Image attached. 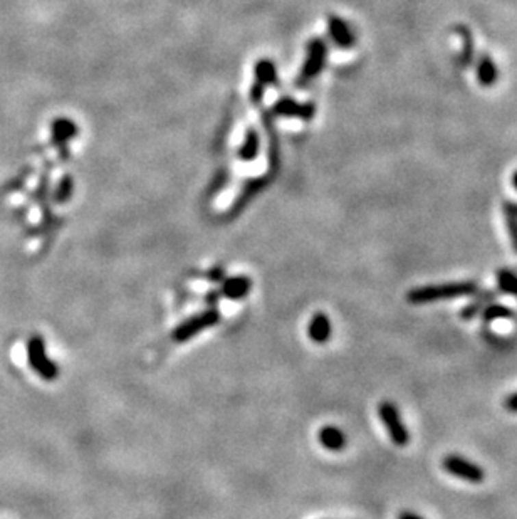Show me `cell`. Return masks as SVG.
I'll return each instance as SVG.
<instances>
[{"instance_id":"cell-8","label":"cell","mask_w":517,"mask_h":519,"mask_svg":"<svg viewBox=\"0 0 517 519\" xmlns=\"http://www.w3.org/2000/svg\"><path fill=\"white\" fill-rule=\"evenodd\" d=\"M318 439L323 447L333 452L343 451V448L346 447V444H348L346 433L340 427H336V425H326V427H323L321 430H319Z\"/></svg>"},{"instance_id":"cell-4","label":"cell","mask_w":517,"mask_h":519,"mask_svg":"<svg viewBox=\"0 0 517 519\" xmlns=\"http://www.w3.org/2000/svg\"><path fill=\"white\" fill-rule=\"evenodd\" d=\"M218 321H220V313L217 309H214V307H210V309L202 311V313L181 321L172 331V340L177 341V343H184V341L195 338L203 329L218 325Z\"/></svg>"},{"instance_id":"cell-11","label":"cell","mask_w":517,"mask_h":519,"mask_svg":"<svg viewBox=\"0 0 517 519\" xmlns=\"http://www.w3.org/2000/svg\"><path fill=\"white\" fill-rule=\"evenodd\" d=\"M457 34H459L460 40H462V51H460L459 61L462 64V68H468V66L474 62L475 55V44H474V36H472L470 29L467 25H459L455 29Z\"/></svg>"},{"instance_id":"cell-15","label":"cell","mask_w":517,"mask_h":519,"mask_svg":"<svg viewBox=\"0 0 517 519\" xmlns=\"http://www.w3.org/2000/svg\"><path fill=\"white\" fill-rule=\"evenodd\" d=\"M497 289L504 294L512 296L517 299V274L509 269H499L496 273Z\"/></svg>"},{"instance_id":"cell-17","label":"cell","mask_w":517,"mask_h":519,"mask_svg":"<svg viewBox=\"0 0 517 519\" xmlns=\"http://www.w3.org/2000/svg\"><path fill=\"white\" fill-rule=\"evenodd\" d=\"M208 277H210V279H208V281H212V283H222V281L225 279V277H224V269H222V268H215L214 270H212L210 274H208Z\"/></svg>"},{"instance_id":"cell-3","label":"cell","mask_w":517,"mask_h":519,"mask_svg":"<svg viewBox=\"0 0 517 519\" xmlns=\"http://www.w3.org/2000/svg\"><path fill=\"white\" fill-rule=\"evenodd\" d=\"M378 415L392 442L398 447H407L410 444V432H408L405 422L401 420V414L395 403L390 400H383L378 405Z\"/></svg>"},{"instance_id":"cell-13","label":"cell","mask_w":517,"mask_h":519,"mask_svg":"<svg viewBox=\"0 0 517 519\" xmlns=\"http://www.w3.org/2000/svg\"><path fill=\"white\" fill-rule=\"evenodd\" d=\"M514 314L516 313L509 306L492 301L483 307L481 316L486 325H490V322H494L497 320H511V318H514Z\"/></svg>"},{"instance_id":"cell-9","label":"cell","mask_w":517,"mask_h":519,"mask_svg":"<svg viewBox=\"0 0 517 519\" xmlns=\"http://www.w3.org/2000/svg\"><path fill=\"white\" fill-rule=\"evenodd\" d=\"M222 294L229 299H242L249 294L252 281L247 276H234L222 281Z\"/></svg>"},{"instance_id":"cell-6","label":"cell","mask_w":517,"mask_h":519,"mask_svg":"<svg viewBox=\"0 0 517 519\" xmlns=\"http://www.w3.org/2000/svg\"><path fill=\"white\" fill-rule=\"evenodd\" d=\"M499 292L494 291V289H486V291H477L474 296H472V301L468 303L460 309V318L464 321H470L474 320L477 314L482 313V309L486 307L489 303H492L494 299L497 298Z\"/></svg>"},{"instance_id":"cell-5","label":"cell","mask_w":517,"mask_h":519,"mask_svg":"<svg viewBox=\"0 0 517 519\" xmlns=\"http://www.w3.org/2000/svg\"><path fill=\"white\" fill-rule=\"evenodd\" d=\"M442 467L450 476L462 479L470 484H481L486 479V470L475 462L468 461L459 454H449L447 457L442 461Z\"/></svg>"},{"instance_id":"cell-1","label":"cell","mask_w":517,"mask_h":519,"mask_svg":"<svg viewBox=\"0 0 517 519\" xmlns=\"http://www.w3.org/2000/svg\"><path fill=\"white\" fill-rule=\"evenodd\" d=\"M479 291V284L475 281H459V283L430 284V286L414 288L407 292V301L410 305H429L435 301H445V299L467 298L474 296Z\"/></svg>"},{"instance_id":"cell-2","label":"cell","mask_w":517,"mask_h":519,"mask_svg":"<svg viewBox=\"0 0 517 519\" xmlns=\"http://www.w3.org/2000/svg\"><path fill=\"white\" fill-rule=\"evenodd\" d=\"M27 362L42 380L52 381L59 377V366L47 355L46 341L42 336L34 335L27 340Z\"/></svg>"},{"instance_id":"cell-14","label":"cell","mask_w":517,"mask_h":519,"mask_svg":"<svg viewBox=\"0 0 517 519\" xmlns=\"http://www.w3.org/2000/svg\"><path fill=\"white\" fill-rule=\"evenodd\" d=\"M502 212H504L505 229H507L509 239H511V246L517 254V203L504 202Z\"/></svg>"},{"instance_id":"cell-18","label":"cell","mask_w":517,"mask_h":519,"mask_svg":"<svg viewBox=\"0 0 517 519\" xmlns=\"http://www.w3.org/2000/svg\"><path fill=\"white\" fill-rule=\"evenodd\" d=\"M398 519H425V518L418 516V514H415V513H410V511H405V513H401L400 516H398Z\"/></svg>"},{"instance_id":"cell-10","label":"cell","mask_w":517,"mask_h":519,"mask_svg":"<svg viewBox=\"0 0 517 519\" xmlns=\"http://www.w3.org/2000/svg\"><path fill=\"white\" fill-rule=\"evenodd\" d=\"M475 73H477V81L482 86H492L497 81V77H499V69H497L496 62H494V59L489 54L481 55V59L477 61Z\"/></svg>"},{"instance_id":"cell-16","label":"cell","mask_w":517,"mask_h":519,"mask_svg":"<svg viewBox=\"0 0 517 519\" xmlns=\"http://www.w3.org/2000/svg\"><path fill=\"white\" fill-rule=\"evenodd\" d=\"M504 409L511 414H517V392L507 395L504 400Z\"/></svg>"},{"instance_id":"cell-12","label":"cell","mask_w":517,"mask_h":519,"mask_svg":"<svg viewBox=\"0 0 517 519\" xmlns=\"http://www.w3.org/2000/svg\"><path fill=\"white\" fill-rule=\"evenodd\" d=\"M329 29H331V34H333L334 37V40H336L341 47H349L355 44V36H353V31L348 27V24H346L344 21H341V18H336V17L331 18Z\"/></svg>"},{"instance_id":"cell-19","label":"cell","mask_w":517,"mask_h":519,"mask_svg":"<svg viewBox=\"0 0 517 519\" xmlns=\"http://www.w3.org/2000/svg\"><path fill=\"white\" fill-rule=\"evenodd\" d=\"M511 181H512V185H514V188H516V190H517V170H516V172H514V175H512Z\"/></svg>"},{"instance_id":"cell-7","label":"cell","mask_w":517,"mask_h":519,"mask_svg":"<svg viewBox=\"0 0 517 519\" xmlns=\"http://www.w3.org/2000/svg\"><path fill=\"white\" fill-rule=\"evenodd\" d=\"M331 333H333V326L328 314L325 313H316L311 318L310 325H307V335L314 343H326L331 338Z\"/></svg>"}]
</instances>
